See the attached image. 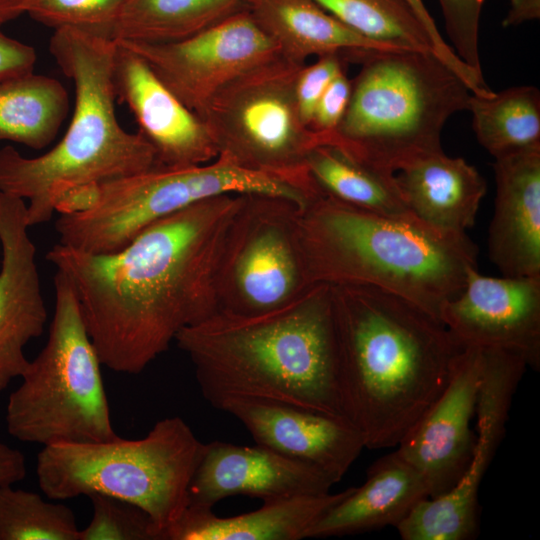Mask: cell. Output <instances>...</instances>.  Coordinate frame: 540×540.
<instances>
[{"label":"cell","instance_id":"obj_1","mask_svg":"<svg viewBox=\"0 0 540 540\" xmlns=\"http://www.w3.org/2000/svg\"><path fill=\"white\" fill-rule=\"evenodd\" d=\"M243 194L208 198L92 254L60 243L46 259L69 280L102 365L139 374L178 333L218 310L216 273Z\"/></svg>","mask_w":540,"mask_h":540},{"label":"cell","instance_id":"obj_2","mask_svg":"<svg viewBox=\"0 0 540 540\" xmlns=\"http://www.w3.org/2000/svg\"><path fill=\"white\" fill-rule=\"evenodd\" d=\"M175 342L215 408L240 398L346 419L331 285L313 284L293 301L263 313L216 311L182 329Z\"/></svg>","mask_w":540,"mask_h":540},{"label":"cell","instance_id":"obj_3","mask_svg":"<svg viewBox=\"0 0 540 540\" xmlns=\"http://www.w3.org/2000/svg\"><path fill=\"white\" fill-rule=\"evenodd\" d=\"M332 289L344 416L365 448L396 447L447 385L461 346L440 320L394 293Z\"/></svg>","mask_w":540,"mask_h":540},{"label":"cell","instance_id":"obj_4","mask_svg":"<svg viewBox=\"0 0 540 540\" xmlns=\"http://www.w3.org/2000/svg\"><path fill=\"white\" fill-rule=\"evenodd\" d=\"M297 223L311 285L378 287L438 320L477 268V247L466 233L357 208L324 192L300 208Z\"/></svg>","mask_w":540,"mask_h":540},{"label":"cell","instance_id":"obj_5","mask_svg":"<svg viewBox=\"0 0 540 540\" xmlns=\"http://www.w3.org/2000/svg\"><path fill=\"white\" fill-rule=\"evenodd\" d=\"M49 50L75 91L73 114L62 139L28 158L0 149V191L28 200L29 226L51 220L66 191L134 175L157 165L152 145L122 128L115 111L116 42L75 28L54 30Z\"/></svg>","mask_w":540,"mask_h":540},{"label":"cell","instance_id":"obj_6","mask_svg":"<svg viewBox=\"0 0 540 540\" xmlns=\"http://www.w3.org/2000/svg\"><path fill=\"white\" fill-rule=\"evenodd\" d=\"M361 63L339 126L321 134L350 157L394 175L442 150L447 120L467 110L471 90L433 51L352 50Z\"/></svg>","mask_w":540,"mask_h":540},{"label":"cell","instance_id":"obj_7","mask_svg":"<svg viewBox=\"0 0 540 540\" xmlns=\"http://www.w3.org/2000/svg\"><path fill=\"white\" fill-rule=\"evenodd\" d=\"M204 446L181 417L172 416L140 439L43 446L36 476L52 500L102 494L140 507L163 540L189 503V485Z\"/></svg>","mask_w":540,"mask_h":540},{"label":"cell","instance_id":"obj_8","mask_svg":"<svg viewBox=\"0 0 540 540\" xmlns=\"http://www.w3.org/2000/svg\"><path fill=\"white\" fill-rule=\"evenodd\" d=\"M226 194H266L305 207L311 198L280 179L216 158L195 166L149 170L67 191L57 203L59 243L92 254L129 244L150 224L202 200Z\"/></svg>","mask_w":540,"mask_h":540},{"label":"cell","instance_id":"obj_9","mask_svg":"<svg viewBox=\"0 0 540 540\" xmlns=\"http://www.w3.org/2000/svg\"><path fill=\"white\" fill-rule=\"evenodd\" d=\"M55 306L45 346L20 377L6 405L8 433L42 446L118 438L101 373L77 296L66 276L54 275Z\"/></svg>","mask_w":540,"mask_h":540},{"label":"cell","instance_id":"obj_10","mask_svg":"<svg viewBox=\"0 0 540 540\" xmlns=\"http://www.w3.org/2000/svg\"><path fill=\"white\" fill-rule=\"evenodd\" d=\"M305 64L279 53L228 82L198 117L214 141L216 158L316 198L323 191L308 171L307 157L321 137L302 121L295 95Z\"/></svg>","mask_w":540,"mask_h":540},{"label":"cell","instance_id":"obj_11","mask_svg":"<svg viewBox=\"0 0 540 540\" xmlns=\"http://www.w3.org/2000/svg\"><path fill=\"white\" fill-rule=\"evenodd\" d=\"M300 208L278 196L243 194L218 262L217 311L263 313L311 286L298 235Z\"/></svg>","mask_w":540,"mask_h":540},{"label":"cell","instance_id":"obj_12","mask_svg":"<svg viewBox=\"0 0 540 540\" xmlns=\"http://www.w3.org/2000/svg\"><path fill=\"white\" fill-rule=\"evenodd\" d=\"M528 367L518 353L482 348L472 460L447 493L422 500L395 528L403 540H469L479 530V489L502 442L514 394Z\"/></svg>","mask_w":540,"mask_h":540},{"label":"cell","instance_id":"obj_13","mask_svg":"<svg viewBox=\"0 0 540 540\" xmlns=\"http://www.w3.org/2000/svg\"><path fill=\"white\" fill-rule=\"evenodd\" d=\"M115 42L140 56L197 116L228 82L280 53L245 9L180 41Z\"/></svg>","mask_w":540,"mask_h":540},{"label":"cell","instance_id":"obj_14","mask_svg":"<svg viewBox=\"0 0 540 540\" xmlns=\"http://www.w3.org/2000/svg\"><path fill=\"white\" fill-rule=\"evenodd\" d=\"M440 320L461 347L513 351L540 368V277L496 278L470 269Z\"/></svg>","mask_w":540,"mask_h":540},{"label":"cell","instance_id":"obj_15","mask_svg":"<svg viewBox=\"0 0 540 540\" xmlns=\"http://www.w3.org/2000/svg\"><path fill=\"white\" fill-rule=\"evenodd\" d=\"M481 370L482 348L461 347L447 385L396 446L425 479L430 498L450 491L472 460Z\"/></svg>","mask_w":540,"mask_h":540},{"label":"cell","instance_id":"obj_16","mask_svg":"<svg viewBox=\"0 0 540 540\" xmlns=\"http://www.w3.org/2000/svg\"><path fill=\"white\" fill-rule=\"evenodd\" d=\"M26 212L22 198L0 191V391L24 373L25 347L48 317Z\"/></svg>","mask_w":540,"mask_h":540},{"label":"cell","instance_id":"obj_17","mask_svg":"<svg viewBox=\"0 0 540 540\" xmlns=\"http://www.w3.org/2000/svg\"><path fill=\"white\" fill-rule=\"evenodd\" d=\"M335 483L318 468L261 445L205 444L191 479V505L213 508L227 497L243 495L263 502L330 492Z\"/></svg>","mask_w":540,"mask_h":540},{"label":"cell","instance_id":"obj_18","mask_svg":"<svg viewBox=\"0 0 540 540\" xmlns=\"http://www.w3.org/2000/svg\"><path fill=\"white\" fill-rule=\"evenodd\" d=\"M114 86L116 97L134 115L138 132L154 148L157 166L180 168L216 159L217 149L204 122L164 85L140 56L119 44Z\"/></svg>","mask_w":540,"mask_h":540},{"label":"cell","instance_id":"obj_19","mask_svg":"<svg viewBox=\"0 0 540 540\" xmlns=\"http://www.w3.org/2000/svg\"><path fill=\"white\" fill-rule=\"evenodd\" d=\"M217 409L237 418L255 443L287 457L308 463L339 482L365 444L346 419L299 407L233 398Z\"/></svg>","mask_w":540,"mask_h":540},{"label":"cell","instance_id":"obj_20","mask_svg":"<svg viewBox=\"0 0 540 540\" xmlns=\"http://www.w3.org/2000/svg\"><path fill=\"white\" fill-rule=\"evenodd\" d=\"M493 169L488 256L502 276L540 277V145L496 158Z\"/></svg>","mask_w":540,"mask_h":540},{"label":"cell","instance_id":"obj_21","mask_svg":"<svg viewBox=\"0 0 540 540\" xmlns=\"http://www.w3.org/2000/svg\"><path fill=\"white\" fill-rule=\"evenodd\" d=\"M430 498L423 476L394 450L376 460L359 487L330 508L307 538H327L396 527L422 500Z\"/></svg>","mask_w":540,"mask_h":540},{"label":"cell","instance_id":"obj_22","mask_svg":"<svg viewBox=\"0 0 540 540\" xmlns=\"http://www.w3.org/2000/svg\"><path fill=\"white\" fill-rule=\"evenodd\" d=\"M351 487L338 493L299 495L263 502L251 512L220 517L213 508L188 504L163 540H300Z\"/></svg>","mask_w":540,"mask_h":540},{"label":"cell","instance_id":"obj_23","mask_svg":"<svg viewBox=\"0 0 540 540\" xmlns=\"http://www.w3.org/2000/svg\"><path fill=\"white\" fill-rule=\"evenodd\" d=\"M395 177L408 209L420 221L455 234L474 225L486 182L463 158L440 151L411 162Z\"/></svg>","mask_w":540,"mask_h":540},{"label":"cell","instance_id":"obj_24","mask_svg":"<svg viewBox=\"0 0 540 540\" xmlns=\"http://www.w3.org/2000/svg\"><path fill=\"white\" fill-rule=\"evenodd\" d=\"M244 9L294 62L352 50H392L352 30L314 0H246Z\"/></svg>","mask_w":540,"mask_h":540},{"label":"cell","instance_id":"obj_25","mask_svg":"<svg viewBox=\"0 0 540 540\" xmlns=\"http://www.w3.org/2000/svg\"><path fill=\"white\" fill-rule=\"evenodd\" d=\"M68 110V93L55 78L32 72L0 81V142L43 149L55 139Z\"/></svg>","mask_w":540,"mask_h":540},{"label":"cell","instance_id":"obj_26","mask_svg":"<svg viewBox=\"0 0 540 540\" xmlns=\"http://www.w3.org/2000/svg\"><path fill=\"white\" fill-rule=\"evenodd\" d=\"M246 0H126L112 39L170 43L196 35L244 9Z\"/></svg>","mask_w":540,"mask_h":540},{"label":"cell","instance_id":"obj_27","mask_svg":"<svg viewBox=\"0 0 540 540\" xmlns=\"http://www.w3.org/2000/svg\"><path fill=\"white\" fill-rule=\"evenodd\" d=\"M307 167L320 189L339 201L389 216L413 215L395 174L380 172L335 146H315L308 154Z\"/></svg>","mask_w":540,"mask_h":540},{"label":"cell","instance_id":"obj_28","mask_svg":"<svg viewBox=\"0 0 540 540\" xmlns=\"http://www.w3.org/2000/svg\"><path fill=\"white\" fill-rule=\"evenodd\" d=\"M467 111L478 142L494 159L540 145V92L534 86L472 93Z\"/></svg>","mask_w":540,"mask_h":540},{"label":"cell","instance_id":"obj_29","mask_svg":"<svg viewBox=\"0 0 540 540\" xmlns=\"http://www.w3.org/2000/svg\"><path fill=\"white\" fill-rule=\"evenodd\" d=\"M352 30L387 49L432 50L406 0H314Z\"/></svg>","mask_w":540,"mask_h":540},{"label":"cell","instance_id":"obj_30","mask_svg":"<svg viewBox=\"0 0 540 540\" xmlns=\"http://www.w3.org/2000/svg\"><path fill=\"white\" fill-rule=\"evenodd\" d=\"M79 533L68 506L12 484L0 486V540H79Z\"/></svg>","mask_w":540,"mask_h":540},{"label":"cell","instance_id":"obj_31","mask_svg":"<svg viewBox=\"0 0 540 540\" xmlns=\"http://www.w3.org/2000/svg\"><path fill=\"white\" fill-rule=\"evenodd\" d=\"M126 0H27L25 14L53 30L75 28L112 39Z\"/></svg>","mask_w":540,"mask_h":540},{"label":"cell","instance_id":"obj_32","mask_svg":"<svg viewBox=\"0 0 540 540\" xmlns=\"http://www.w3.org/2000/svg\"><path fill=\"white\" fill-rule=\"evenodd\" d=\"M92 517L79 540H160L150 516L127 501L102 494L88 496Z\"/></svg>","mask_w":540,"mask_h":540},{"label":"cell","instance_id":"obj_33","mask_svg":"<svg viewBox=\"0 0 540 540\" xmlns=\"http://www.w3.org/2000/svg\"><path fill=\"white\" fill-rule=\"evenodd\" d=\"M445 30L457 56L483 75L479 56V28L484 0H437Z\"/></svg>","mask_w":540,"mask_h":540},{"label":"cell","instance_id":"obj_34","mask_svg":"<svg viewBox=\"0 0 540 540\" xmlns=\"http://www.w3.org/2000/svg\"><path fill=\"white\" fill-rule=\"evenodd\" d=\"M343 60L342 52L329 53L318 56L315 62L301 68L295 95L300 117L308 127L320 97L331 81L344 70Z\"/></svg>","mask_w":540,"mask_h":540},{"label":"cell","instance_id":"obj_35","mask_svg":"<svg viewBox=\"0 0 540 540\" xmlns=\"http://www.w3.org/2000/svg\"><path fill=\"white\" fill-rule=\"evenodd\" d=\"M406 1L426 31L430 39L433 52L465 81L472 92L480 91L485 85L483 75L475 72L468 65H466L457 56L452 47L446 43L439 33L433 18L425 7L423 0Z\"/></svg>","mask_w":540,"mask_h":540},{"label":"cell","instance_id":"obj_36","mask_svg":"<svg viewBox=\"0 0 540 540\" xmlns=\"http://www.w3.org/2000/svg\"><path fill=\"white\" fill-rule=\"evenodd\" d=\"M351 89L352 82L343 70L320 97L309 125L310 129L320 134L334 131L346 112Z\"/></svg>","mask_w":540,"mask_h":540},{"label":"cell","instance_id":"obj_37","mask_svg":"<svg viewBox=\"0 0 540 540\" xmlns=\"http://www.w3.org/2000/svg\"><path fill=\"white\" fill-rule=\"evenodd\" d=\"M36 61L32 46L7 36L0 27V81L34 72Z\"/></svg>","mask_w":540,"mask_h":540},{"label":"cell","instance_id":"obj_38","mask_svg":"<svg viewBox=\"0 0 540 540\" xmlns=\"http://www.w3.org/2000/svg\"><path fill=\"white\" fill-rule=\"evenodd\" d=\"M26 473L24 454L0 441V486L18 483Z\"/></svg>","mask_w":540,"mask_h":540},{"label":"cell","instance_id":"obj_39","mask_svg":"<svg viewBox=\"0 0 540 540\" xmlns=\"http://www.w3.org/2000/svg\"><path fill=\"white\" fill-rule=\"evenodd\" d=\"M540 17V0H509L504 27L517 26Z\"/></svg>","mask_w":540,"mask_h":540},{"label":"cell","instance_id":"obj_40","mask_svg":"<svg viewBox=\"0 0 540 540\" xmlns=\"http://www.w3.org/2000/svg\"><path fill=\"white\" fill-rule=\"evenodd\" d=\"M27 0H0V27L25 14Z\"/></svg>","mask_w":540,"mask_h":540},{"label":"cell","instance_id":"obj_41","mask_svg":"<svg viewBox=\"0 0 540 540\" xmlns=\"http://www.w3.org/2000/svg\"><path fill=\"white\" fill-rule=\"evenodd\" d=\"M0 251H1V246H0Z\"/></svg>","mask_w":540,"mask_h":540}]
</instances>
